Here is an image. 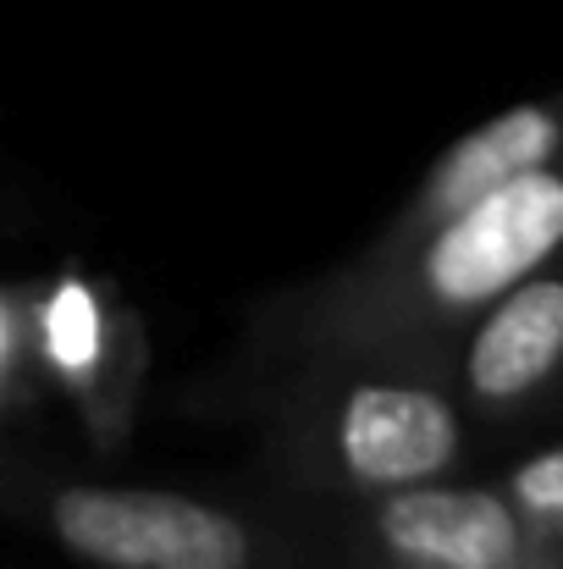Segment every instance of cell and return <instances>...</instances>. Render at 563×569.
<instances>
[{
  "label": "cell",
  "mask_w": 563,
  "mask_h": 569,
  "mask_svg": "<svg viewBox=\"0 0 563 569\" xmlns=\"http://www.w3.org/2000/svg\"><path fill=\"white\" fill-rule=\"evenodd\" d=\"M39 338L56 398L83 426L89 448L117 459L150 392V321L144 310L105 277L83 266H61L39 277Z\"/></svg>",
  "instance_id": "5b68a950"
},
{
  "label": "cell",
  "mask_w": 563,
  "mask_h": 569,
  "mask_svg": "<svg viewBox=\"0 0 563 569\" xmlns=\"http://www.w3.org/2000/svg\"><path fill=\"white\" fill-rule=\"evenodd\" d=\"M503 492L531 520V531L563 559V448H542L503 470Z\"/></svg>",
  "instance_id": "9c48e42d"
},
{
  "label": "cell",
  "mask_w": 563,
  "mask_h": 569,
  "mask_svg": "<svg viewBox=\"0 0 563 569\" xmlns=\"http://www.w3.org/2000/svg\"><path fill=\"white\" fill-rule=\"evenodd\" d=\"M553 161H563V89L542 94V100H520V106L475 122L470 133H459L425 167V178L398 199V210L365 238V249H381V254L409 249Z\"/></svg>",
  "instance_id": "8992f818"
},
{
  "label": "cell",
  "mask_w": 563,
  "mask_h": 569,
  "mask_svg": "<svg viewBox=\"0 0 563 569\" xmlns=\"http://www.w3.org/2000/svg\"><path fill=\"white\" fill-rule=\"evenodd\" d=\"M61 403L44 366L39 338V277H17L0 288V426L11 442H22L44 409Z\"/></svg>",
  "instance_id": "ba28073f"
},
{
  "label": "cell",
  "mask_w": 563,
  "mask_h": 569,
  "mask_svg": "<svg viewBox=\"0 0 563 569\" xmlns=\"http://www.w3.org/2000/svg\"><path fill=\"white\" fill-rule=\"evenodd\" d=\"M6 509L83 569H332L321 531L172 487L39 476L6 459Z\"/></svg>",
  "instance_id": "3957f363"
},
{
  "label": "cell",
  "mask_w": 563,
  "mask_h": 569,
  "mask_svg": "<svg viewBox=\"0 0 563 569\" xmlns=\"http://www.w3.org/2000/svg\"><path fill=\"white\" fill-rule=\"evenodd\" d=\"M332 569H563L503 481H425L409 492L321 503Z\"/></svg>",
  "instance_id": "277c9868"
},
{
  "label": "cell",
  "mask_w": 563,
  "mask_h": 569,
  "mask_svg": "<svg viewBox=\"0 0 563 569\" xmlns=\"http://www.w3.org/2000/svg\"><path fill=\"white\" fill-rule=\"evenodd\" d=\"M265 476L310 503H360L453 481L470 453V409L453 366H349L271 387L243 415Z\"/></svg>",
  "instance_id": "7a4b0ae2"
},
{
  "label": "cell",
  "mask_w": 563,
  "mask_h": 569,
  "mask_svg": "<svg viewBox=\"0 0 563 569\" xmlns=\"http://www.w3.org/2000/svg\"><path fill=\"white\" fill-rule=\"evenodd\" d=\"M563 254V161L520 178L409 249L254 299L232 360L183 398L188 415L243 420L271 387L349 366H453L464 332L536 266Z\"/></svg>",
  "instance_id": "6da1fadb"
},
{
  "label": "cell",
  "mask_w": 563,
  "mask_h": 569,
  "mask_svg": "<svg viewBox=\"0 0 563 569\" xmlns=\"http://www.w3.org/2000/svg\"><path fill=\"white\" fill-rule=\"evenodd\" d=\"M453 387L475 426H520L563 387V254L520 277L459 343Z\"/></svg>",
  "instance_id": "52a82bcc"
}]
</instances>
